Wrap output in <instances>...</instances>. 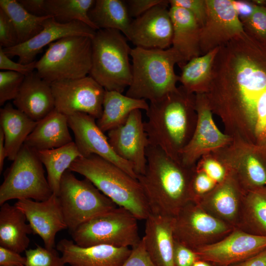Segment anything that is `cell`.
<instances>
[{"mask_svg":"<svg viewBox=\"0 0 266 266\" xmlns=\"http://www.w3.org/2000/svg\"><path fill=\"white\" fill-rule=\"evenodd\" d=\"M148 107L145 100L133 98L115 91L105 90L102 113L97 119V124L102 132H108L124 123L133 110L146 111Z\"/></svg>","mask_w":266,"mask_h":266,"instance_id":"obj_30","label":"cell"},{"mask_svg":"<svg viewBox=\"0 0 266 266\" xmlns=\"http://www.w3.org/2000/svg\"><path fill=\"white\" fill-rule=\"evenodd\" d=\"M0 9L11 21L17 33L19 44L29 40L38 34L42 30L45 20L52 16L33 15L16 0H0Z\"/></svg>","mask_w":266,"mask_h":266,"instance_id":"obj_35","label":"cell"},{"mask_svg":"<svg viewBox=\"0 0 266 266\" xmlns=\"http://www.w3.org/2000/svg\"><path fill=\"white\" fill-rule=\"evenodd\" d=\"M207 14L200 28L201 55L219 48L245 32L232 0H206Z\"/></svg>","mask_w":266,"mask_h":266,"instance_id":"obj_15","label":"cell"},{"mask_svg":"<svg viewBox=\"0 0 266 266\" xmlns=\"http://www.w3.org/2000/svg\"><path fill=\"white\" fill-rule=\"evenodd\" d=\"M137 220L127 209L116 207L91 218L70 233L74 242L81 247L107 245L133 248L141 240Z\"/></svg>","mask_w":266,"mask_h":266,"instance_id":"obj_8","label":"cell"},{"mask_svg":"<svg viewBox=\"0 0 266 266\" xmlns=\"http://www.w3.org/2000/svg\"><path fill=\"white\" fill-rule=\"evenodd\" d=\"M142 237L146 251L156 266H175L172 218L150 213Z\"/></svg>","mask_w":266,"mask_h":266,"instance_id":"obj_25","label":"cell"},{"mask_svg":"<svg viewBox=\"0 0 266 266\" xmlns=\"http://www.w3.org/2000/svg\"><path fill=\"white\" fill-rule=\"evenodd\" d=\"M36 153L46 167L47 179L53 194L58 195L63 175L77 158L81 157L76 145L73 141L61 147Z\"/></svg>","mask_w":266,"mask_h":266,"instance_id":"obj_34","label":"cell"},{"mask_svg":"<svg viewBox=\"0 0 266 266\" xmlns=\"http://www.w3.org/2000/svg\"><path fill=\"white\" fill-rule=\"evenodd\" d=\"M26 261L20 253L0 246V266H25Z\"/></svg>","mask_w":266,"mask_h":266,"instance_id":"obj_48","label":"cell"},{"mask_svg":"<svg viewBox=\"0 0 266 266\" xmlns=\"http://www.w3.org/2000/svg\"><path fill=\"white\" fill-rule=\"evenodd\" d=\"M52 194L36 151L24 144L0 186V205L13 199L44 201Z\"/></svg>","mask_w":266,"mask_h":266,"instance_id":"obj_10","label":"cell"},{"mask_svg":"<svg viewBox=\"0 0 266 266\" xmlns=\"http://www.w3.org/2000/svg\"><path fill=\"white\" fill-rule=\"evenodd\" d=\"M129 15L135 18L141 16L153 7L166 2L165 0H125Z\"/></svg>","mask_w":266,"mask_h":266,"instance_id":"obj_47","label":"cell"},{"mask_svg":"<svg viewBox=\"0 0 266 266\" xmlns=\"http://www.w3.org/2000/svg\"><path fill=\"white\" fill-rule=\"evenodd\" d=\"M37 123L9 103L0 109V129L4 134L8 160L14 161Z\"/></svg>","mask_w":266,"mask_h":266,"instance_id":"obj_29","label":"cell"},{"mask_svg":"<svg viewBox=\"0 0 266 266\" xmlns=\"http://www.w3.org/2000/svg\"><path fill=\"white\" fill-rule=\"evenodd\" d=\"M132 59V79L126 95L137 99L158 100L177 87L179 76L175 65H183L181 57L172 47L146 49L135 47L130 54Z\"/></svg>","mask_w":266,"mask_h":266,"instance_id":"obj_5","label":"cell"},{"mask_svg":"<svg viewBox=\"0 0 266 266\" xmlns=\"http://www.w3.org/2000/svg\"><path fill=\"white\" fill-rule=\"evenodd\" d=\"M266 88V48L245 32L219 48L204 94L233 139L257 143V104Z\"/></svg>","mask_w":266,"mask_h":266,"instance_id":"obj_1","label":"cell"},{"mask_svg":"<svg viewBox=\"0 0 266 266\" xmlns=\"http://www.w3.org/2000/svg\"><path fill=\"white\" fill-rule=\"evenodd\" d=\"M219 48L194 58L180 67L181 73L179 81L188 92L197 94H204L206 92Z\"/></svg>","mask_w":266,"mask_h":266,"instance_id":"obj_33","label":"cell"},{"mask_svg":"<svg viewBox=\"0 0 266 266\" xmlns=\"http://www.w3.org/2000/svg\"><path fill=\"white\" fill-rule=\"evenodd\" d=\"M107 138L115 153L133 166L137 176L145 172L149 142L141 110H133L124 123L108 131Z\"/></svg>","mask_w":266,"mask_h":266,"instance_id":"obj_16","label":"cell"},{"mask_svg":"<svg viewBox=\"0 0 266 266\" xmlns=\"http://www.w3.org/2000/svg\"><path fill=\"white\" fill-rule=\"evenodd\" d=\"M169 11L173 27L172 47L181 57L183 66L192 59L201 55V27L193 14L184 8L170 6Z\"/></svg>","mask_w":266,"mask_h":266,"instance_id":"obj_26","label":"cell"},{"mask_svg":"<svg viewBox=\"0 0 266 266\" xmlns=\"http://www.w3.org/2000/svg\"><path fill=\"white\" fill-rule=\"evenodd\" d=\"M95 2L94 0H45V7L48 15L60 23L78 21L97 31L89 16Z\"/></svg>","mask_w":266,"mask_h":266,"instance_id":"obj_36","label":"cell"},{"mask_svg":"<svg viewBox=\"0 0 266 266\" xmlns=\"http://www.w3.org/2000/svg\"><path fill=\"white\" fill-rule=\"evenodd\" d=\"M242 23L244 31L266 48V7L256 5L252 16Z\"/></svg>","mask_w":266,"mask_h":266,"instance_id":"obj_38","label":"cell"},{"mask_svg":"<svg viewBox=\"0 0 266 266\" xmlns=\"http://www.w3.org/2000/svg\"><path fill=\"white\" fill-rule=\"evenodd\" d=\"M266 249V236L247 233L234 228L227 236L194 251L200 259L216 266H230Z\"/></svg>","mask_w":266,"mask_h":266,"instance_id":"obj_18","label":"cell"},{"mask_svg":"<svg viewBox=\"0 0 266 266\" xmlns=\"http://www.w3.org/2000/svg\"><path fill=\"white\" fill-rule=\"evenodd\" d=\"M146 113L144 126L149 144L180 162L181 154L190 141L197 122L196 94L180 85L150 101Z\"/></svg>","mask_w":266,"mask_h":266,"instance_id":"obj_2","label":"cell"},{"mask_svg":"<svg viewBox=\"0 0 266 266\" xmlns=\"http://www.w3.org/2000/svg\"><path fill=\"white\" fill-rule=\"evenodd\" d=\"M13 103L31 119L39 121L55 109L51 83L34 71L25 76Z\"/></svg>","mask_w":266,"mask_h":266,"instance_id":"obj_24","label":"cell"},{"mask_svg":"<svg viewBox=\"0 0 266 266\" xmlns=\"http://www.w3.org/2000/svg\"><path fill=\"white\" fill-rule=\"evenodd\" d=\"M25 76L9 70L0 72V105L16 97Z\"/></svg>","mask_w":266,"mask_h":266,"instance_id":"obj_39","label":"cell"},{"mask_svg":"<svg viewBox=\"0 0 266 266\" xmlns=\"http://www.w3.org/2000/svg\"><path fill=\"white\" fill-rule=\"evenodd\" d=\"M230 266H266V249L251 257Z\"/></svg>","mask_w":266,"mask_h":266,"instance_id":"obj_51","label":"cell"},{"mask_svg":"<svg viewBox=\"0 0 266 266\" xmlns=\"http://www.w3.org/2000/svg\"><path fill=\"white\" fill-rule=\"evenodd\" d=\"M97 31L78 21L60 23L51 16L46 19L42 30L29 40L8 48H2L8 57L18 56L19 63L28 64L34 61L36 55L47 45L65 37L72 35L88 36L92 38Z\"/></svg>","mask_w":266,"mask_h":266,"instance_id":"obj_20","label":"cell"},{"mask_svg":"<svg viewBox=\"0 0 266 266\" xmlns=\"http://www.w3.org/2000/svg\"><path fill=\"white\" fill-rule=\"evenodd\" d=\"M92 64L90 76L105 90L122 93L132 82V48L119 31L100 29L92 39Z\"/></svg>","mask_w":266,"mask_h":266,"instance_id":"obj_6","label":"cell"},{"mask_svg":"<svg viewBox=\"0 0 266 266\" xmlns=\"http://www.w3.org/2000/svg\"><path fill=\"white\" fill-rule=\"evenodd\" d=\"M232 3L241 23L252 16L256 7V5L250 0H232Z\"/></svg>","mask_w":266,"mask_h":266,"instance_id":"obj_49","label":"cell"},{"mask_svg":"<svg viewBox=\"0 0 266 266\" xmlns=\"http://www.w3.org/2000/svg\"><path fill=\"white\" fill-rule=\"evenodd\" d=\"M6 150L4 144V136L2 130L0 128V172L3 167L4 161L6 158Z\"/></svg>","mask_w":266,"mask_h":266,"instance_id":"obj_52","label":"cell"},{"mask_svg":"<svg viewBox=\"0 0 266 266\" xmlns=\"http://www.w3.org/2000/svg\"><path fill=\"white\" fill-rule=\"evenodd\" d=\"M170 6H177L189 11L195 17L201 27L206 19L207 5L206 0H169Z\"/></svg>","mask_w":266,"mask_h":266,"instance_id":"obj_42","label":"cell"},{"mask_svg":"<svg viewBox=\"0 0 266 266\" xmlns=\"http://www.w3.org/2000/svg\"><path fill=\"white\" fill-rule=\"evenodd\" d=\"M55 109L68 116L77 112L96 119L102 111L105 90L90 76L51 83Z\"/></svg>","mask_w":266,"mask_h":266,"instance_id":"obj_13","label":"cell"},{"mask_svg":"<svg viewBox=\"0 0 266 266\" xmlns=\"http://www.w3.org/2000/svg\"><path fill=\"white\" fill-rule=\"evenodd\" d=\"M25 266H65L66 265L58 250L38 245L26 250Z\"/></svg>","mask_w":266,"mask_h":266,"instance_id":"obj_37","label":"cell"},{"mask_svg":"<svg viewBox=\"0 0 266 266\" xmlns=\"http://www.w3.org/2000/svg\"><path fill=\"white\" fill-rule=\"evenodd\" d=\"M174 240L195 251L218 241L234 228L191 201L172 218Z\"/></svg>","mask_w":266,"mask_h":266,"instance_id":"obj_11","label":"cell"},{"mask_svg":"<svg viewBox=\"0 0 266 266\" xmlns=\"http://www.w3.org/2000/svg\"><path fill=\"white\" fill-rule=\"evenodd\" d=\"M217 184L205 173L197 170L195 168L190 183L191 200L197 202L203 196L210 192Z\"/></svg>","mask_w":266,"mask_h":266,"instance_id":"obj_41","label":"cell"},{"mask_svg":"<svg viewBox=\"0 0 266 266\" xmlns=\"http://www.w3.org/2000/svg\"><path fill=\"white\" fill-rule=\"evenodd\" d=\"M23 212L5 202L0 208V246L19 253L27 250L33 233Z\"/></svg>","mask_w":266,"mask_h":266,"instance_id":"obj_28","label":"cell"},{"mask_svg":"<svg viewBox=\"0 0 266 266\" xmlns=\"http://www.w3.org/2000/svg\"><path fill=\"white\" fill-rule=\"evenodd\" d=\"M18 44L17 33L11 21L0 9V46L8 48Z\"/></svg>","mask_w":266,"mask_h":266,"instance_id":"obj_43","label":"cell"},{"mask_svg":"<svg viewBox=\"0 0 266 266\" xmlns=\"http://www.w3.org/2000/svg\"><path fill=\"white\" fill-rule=\"evenodd\" d=\"M199 259L194 251L174 240L173 261L175 266H191Z\"/></svg>","mask_w":266,"mask_h":266,"instance_id":"obj_45","label":"cell"},{"mask_svg":"<svg viewBox=\"0 0 266 266\" xmlns=\"http://www.w3.org/2000/svg\"><path fill=\"white\" fill-rule=\"evenodd\" d=\"M21 5L31 14L39 17L48 16L45 0H19Z\"/></svg>","mask_w":266,"mask_h":266,"instance_id":"obj_50","label":"cell"},{"mask_svg":"<svg viewBox=\"0 0 266 266\" xmlns=\"http://www.w3.org/2000/svg\"><path fill=\"white\" fill-rule=\"evenodd\" d=\"M25 214L33 233L42 239L44 247L55 248V237L60 231L67 229L57 195L47 200H18L14 204Z\"/></svg>","mask_w":266,"mask_h":266,"instance_id":"obj_21","label":"cell"},{"mask_svg":"<svg viewBox=\"0 0 266 266\" xmlns=\"http://www.w3.org/2000/svg\"><path fill=\"white\" fill-rule=\"evenodd\" d=\"M121 266H156L149 257L143 239L132 248V252Z\"/></svg>","mask_w":266,"mask_h":266,"instance_id":"obj_44","label":"cell"},{"mask_svg":"<svg viewBox=\"0 0 266 266\" xmlns=\"http://www.w3.org/2000/svg\"><path fill=\"white\" fill-rule=\"evenodd\" d=\"M191 266H216L213 264L201 259L197 260Z\"/></svg>","mask_w":266,"mask_h":266,"instance_id":"obj_53","label":"cell"},{"mask_svg":"<svg viewBox=\"0 0 266 266\" xmlns=\"http://www.w3.org/2000/svg\"><path fill=\"white\" fill-rule=\"evenodd\" d=\"M92 39L88 36L72 35L51 43L36 61L35 71L50 83L87 76L92 64Z\"/></svg>","mask_w":266,"mask_h":266,"instance_id":"obj_7","label":"cell"},{"mask_svg":"<svg viewBox=\"0 0 266 266\" xmlns=\"http://www.w3.org/2000/svg\"><path fill=\"white\" fill-rule=\"evenodd\" d=\"M56 250L70 266H121L132 252L129 247L107 245L81 247L66 238L58 242Z\"/></svg>","mask_w":266,"mask_h":266,"instance_id":"obj_23","label":"cell"},{"mask_svg":"<svg viewBox=\"0 0 266 266\" xmlns=\"http://www.w3.org/2000/svg\"><path fill=\"white\" fill-rule=\"evenodd\" d=\"M68 169L88 179L117 205L129 210L138 220H145L150 213L138 180L111 162L91 155L77 158Z\"/></svg>","mask_w":266,"mask_h":266,"instance_id":"obj_4","label":"cell"},{"mask_svg":"<svg viewBox=\"0 0 266 266\" xmlns=\"http://www.w3.org/2000/svg\"><path fill=\"white\" fill-rule=\"evenodd\" d=\"M212 153L246 192L266 187V146L233 139Z\"/></svg>","mask_w":266,"mask_h":266,"instance_id":"obj_12","label":"cell"},{"mask_svg":"<svg viewBox=\"0 0 266 266\" xmlns=\"http://www.w3.org/2000/svg\"><path fill=\"white\" fill-rule=\"evenodd\" d=\"M195 168L205 173L217 183L222 181L228 174L224 165L212 153L202 156Z\"/></svg>","mask_w":266,"mask_h":266,"instance_id":"obj_40","label":"cell"},{"mask_svg":"<svg viewBox=\"0 0 266 266\" xmlns=\"http://www.w3.org/2000/svg\"><path fill=\"white\" fill-rule=\"evenodd\" d=\"M69 129L81 157L100 156L114 164L134 178L137 179L133 166L119 157L111 146L107 136L97 124V119L84 113L77 112L67 116Z\"/></svg>","mask_w":266,"mask_h":266,"instance_id":"obj_17","label":"cell"},{"mask_svg":"<svg viewBox=\"0 0 266 266\" xmlns=\"http://www.w3.org/2000/svg\"><path fill=\"white\" fill-rule=\"evenodd\" d=\"M36 61H34L30 64H22L12 61L7 56L0 46V69L2 70L12 71L21 73L27 76L35 69Z\"/></svg>","mask_w":266,"mask_h":266,"instance_id":"obj_46","label":"cell"},{"mask_svg":"<svg viewBox=\"0 0 266 266\" xmlns=\"http://www.w3.org/2000/svg\"><path fill=\"white\" fill-rule=\"evenodd\" d=\"M264 6L266 7V0H264Z\"/></svg>","mask_w":266,"mask_h":266,"instance_id":"obj_54","label":"cell"},{"mask_svg":"<svg viewBox=\"0 0 266 266\" xmlns=\"http://www.w3.org/2000/svg\"><path fill=\"white\" fill-rule=\"evenodd\" d=\"M245 193L235 178L228 173L222 181L196 203L213 216L236 228Z\"/></svg>","mask_w":266,"mask_h":266,"instance_id":"obj_22","label":"cell"},{"mask_svg":"<svg viewBox=\"0 0 266 266\" xmlns=\"http://www.w3.org/2000/svg\"><path fill=\"white\" fill-rule=\"evenodd\" d=\"M67 116L54 109L38 122L24 144L35 151L61 147L73 141Z\"/></svg>","mask_w":266,"mask_h":266,"instance_id":"obj_27","label":"cell"},{"mask_svg":"<svg viewBox=\"0 0 266 266\" xmlns=\"http://www.w3.org/2000/svg\"><path fill=\"white\" fill-rule=\"evenodd\" d=\"M145 172L138 175L150 213L174 217L191 200L190 183L195 167L173 159L159 148L149 145Z\"/></svg>","mask_w":266,"mask_h":266,"instance_id":"obj_3","label":"cell"},{"mask_svg":"<svg viewBox=\"0 0 266 266\" xmlns=\"http://www.w3.org/2000/svg\"><path fill=\"white\" fill-rule=\"evenodd\" d=\"M196 109L198 115L196 128L180 156V163L189 167H195L202 156L226 146L233 140L215 124L204 94H196Z\"/></svg>","mask_w":266,"mask_h":266,"instance_id":"obj_14","label":"cell"},{"mask_svg":"<svg viewBox=\"0 0 266 266\" xmlns=\"http://www.w3.org/2000/svg\"><path fill=\"white\" fill-rule=\"evenodd\" d=\"M168 5L167 0L132 21L127 38L138 47L161 49L170 48L173 27Z\"/></svg>","mask_w":266,"mask_h":266,"instance_id":"obj_19","label":"cell"},{"mask_svg":"<svg viewBox=\"0 0 266 266\" xmlns=\"http://www.w3.org/2000/svg\"><path fill=\"white\" fill-rule=\"evenodd\" d=\"M89 16L98 30L113 29L127 37L132 22L125 1L97 0Z\"/></svg>","mask_w":266,"mask_h":266,"instance_id":"obj_32","label":"cell"},{"mask_svg":"<svg viewBox=\"0 0 266 266\" xmlns=\"http://www.w3.org/2000/svg\"><path fill=\"white\" fill-rule=\"evenodd\" d=\"M57 196L70 233L95 216L117 207L90 180L78 179L69 169L62 176Z\"/></svg>","mask_w":266,"mask_h":266,"instance_id":"obj_9","label":"cell"},{"mask_svg":"<svg viewBox=\"0 0 266 266\" xmlns=\"http://www.w3.org/2000/svg\"><path fill=\"white\" fill-rule=\"evenodd\" d=\"M236 228L266 236V187L246 192Z\"/></svg>","mask_w":266,"mask_h":266,"instance_id":"obj_31","label":"cell"}]
</instances>
